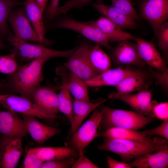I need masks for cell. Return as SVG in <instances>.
Here are the masks:
<instances>
[{
    "label": "cell",
    "instance_id": "38",
    "mask_svg": "<svg viewBox=\"0 0 168 168\" xmlns=\"http://www.w3.org/2000/svg\"><path fill=\"white\" fill-rule=\"evenodd\" d=\"M152 117L161 120L168 119V102H156L152 108Z\"/></svg>",
    "mask_w": 168,
    "mask_h": 168
},
{
    "label": "cell",
    "instance_id": "35",
    "mask_svg": "<svg viewBox=\"0 0 168 168\" xmlns=\"http://www.w3.org/2000/svg\"><path fill=\"white\" fill-rule=\"evenodd\" d=\"M155 37L158 42V45L162 51L167 53L168 51V23L167 22L160 28Z\"/></svg>",
    "mask_w": 168,
    "mask_h": 168
},
{
    "label": "cell",
    "instance_id": "6",
    "mask_svg": "<svg viewBox=\"0 0 168 168\" xmlns=\"http://www.w3.org/2000/svg\"><path fill=\"white\" fill-rule=\"evenodd\" d=\"M142 17L151 26L155 36L168 18V0H142L139 4Z\"/></svg>",
    "mask_w": 168,
    "mask_h": 168
},
{
    "label": "cell",
    "instance_id": "1",
    "mask_svg": "<svg viewBox=\"0 0 168 168\" xmlns=\"http://www.w3.org/2000/svg\"><path fill=\"white\" fill-rule=\"evenodd\" d=\"M103 138V143L97 146L98 149L114 152L126 163L147 154L168 149V140L158 136L154 137L151 141L147 142Z\"/></svg>",
    "mask_w": 168,
    "mask_h": 168
},
{
    "label": "cell",
    "instance_id": "15",
    "mask_svg": "<svg viewBox=\"0 0 168 168\" xmlns=\"http://www.w3.org/2000/svg\"><path fill=\"white\" fill-rule=\"evenodd\" d=\"M110 51L111 59L117 65H132L139 67L146 65L138 54L136 44L128 40L119 42L117 45Z\"/></svg>",
    "mask_w": 168,
    "mask_h": 168
},
{
    "label": "cell",
    "instance_id": "40",
    "mask_svg": "<svg viewBox=\"0 0 168 168\" xmlns=\"http://www.w3.org/2000/svg\"><path fill=\"white\" fill-rule=\"evenodd\" d=\"M168 69L160 72L159 73L155 72L151 70L152 74L156 79V82L157 84L161 86L166 89L168 88Z\"/></svg>",
    "mask_w": 168,
    "mask_h": 168
},
{
    "label": "cell",
    "instance_id": "46",
    "mask_svg": "<svg viewBox=\"0 0 168 168\" xmlns=\"http://www.w3.org/2000/svg\"><path fill=\"white\" fill-rule=\"evenodd\" d=\"M0 168H1L0 163Z\"/></svg>",
    "mask_w": 168,
    "mask_h": 168
},
{
    "label": "cell",
    "instance_id": "24",
    "mask_svg": "<svg viewBox=\"0 0 168 168\" xmlns=\"http://www.w3.org/2000/svg\"><path fill=\"white\" fill-rule=\"evenodd\" d=\"M95 23L109 41L119 42L124 40H135L136 37L124 31L105 17L99 18Z\"/></svg>",
    "mask_w": 168,
    "mask_h": 168
},
{
    "label": "cell",
    "instance_id": "2",
    "mask_svg": "<svg viewBox=\"0 0 168 168\" xmlns=\"http://www.w3.org/2000/svg\"><path fill=\"white\" fill-rule=\"evenodd\" d=\"M49 59L37 58L18 66L16 71L9 76L8 82H5V88L32 101V93L43 80V68Z\"/></svg>",
    "mask_w": 168,
    "mask_h": 168
},
{
    "label": "cell",
    "instance_id": "25",
    "mask_svg": "<svg viewBox=\"0 0 168 168\" xmlns=\"http://www.w3.org/2000/svg\"><path fill=\"white\" fill-rule=\"evenodd\" d=\"M43 162L70 157L78 158L79 154L73 148L68 147H41L29 149Z\"/></svg>",
    "mask_w": 168,
    "mask_h": 168
},
{
    "label": "cell",
    "instance_id": "43",
    "mask_svg": "<svg viewBox=\"0 0 168 168\" xmlns=\"http://www.w3.org/2000/svg\"><path fill=\"white\" fill-rule=\"evenodd\" d=\"M41 12L43 13L48 0H35Z\"/></svg>",
    "mask_w": 168,
    "mask_h": 168
},
{
    "label": "cell",
    "instance_id": "11",
    "mask_svg": "<svg viewBox=\"0 0 168 168\" xmlns=\"http://www.w3.org/2000/svg\"><path fill=\"white\" fill-rule=\"evenodd\" d=\"M110 99H116L126 103L135 111L143 115L151 116L152 108L157 102L152 100V93L147 90L136 94L112 92L109 95Z\"/></svg>",
    "mask_w": 168,
    "mask_h": 168
},
{
    "label": "cell",
    "instance_id": "44",
    "mask_svg": "<svg viewBox=\"0 0 168 168\" xmlns=\"http://www.w3.org/2000/svg\"><path fill=\"white\" fill-rule=\"evenodd\" d=\"M1 35L0 34V49L6 48V46L3 43Z\"/></svg>",
    "mask_w": 168,
    "mask_h": 168
},
{
    "label": "cell",
    "instance_id": "45",
    "mask_svg": "<svg viewBox=\"0 0 168 168\" xmlns=\"http://www.w3.org/2000/svg\"><path fill=\"white\" fill-rule=\"evenodd\" d=\"M5 87V82H0V89L4 88Z\"/></svg>",
    "mask_w": 168,
    "mask_h": 168
},
{
    "label": "cell",
    "instance_id": "36",
    "mask_svg": "<svg viewBox=\"0 0 168 168\" xmlns=\"http://www.w3.org/2000/svg\"><path fill=\"white\" fill-rule=\"evenodd\" d=\"M142 131L152 138L157 135L168 140V119L163 120L160 125L155 128Z\"/></svg>",
    "mask_w": 168,
    "mask_h": 168
},
{
    "label": "cell",
    "instance_id": "31",
    "mask_svg": "<svg viewBox=\"0 0 168 168\" xmlns=\"http://www.w3.org/2000/svg\"><path fill=\"white\" fill-rule=\"evenodd\" d=\"M16 55L14 50L9 54L0 56V73L10 75L16 71L18 67Z\"/></svg>",
    "mask_w": 168,
    "mask_h": 168
},
{
    "label": "cell",
    "instance_id": "5",
    "mask_svg": "<svg viewBox=\"0 0 168 168\" xmlns=\"http://www.w3.org/2000/svg\"><path fill=\"white\" fill-rule=\"evenodd\" d=\"M102 111H96L74 133L68 134L64 142L65 147L72 148L79 155H84L85 148L96 138L99 137L98 129Z\"/></svg>",
    "mask_w": 168,
    "mask_h": 168
},
{
    "label": "cell",
    "instance_id": "22",
    "mask_svg": "<svg viewBox=\"0 0 168 168\" xmlns=\"http://www.w3.org/2000/svg\"><path fill=\"white\" fill-rule=\"evenodd\" d=\"M132 168H167L168 167V149L150 153L137 157L128 163Z\"/></svg>",
    "mask_w": 168,
    "mask_h": 168
},
{
    "label": "cell",
    "instance_id": "23",
    "mask_svg": "<svg viewBox=\"0 0 168 168\" xmlns=\"http://www.w3.org/2000/svg\"><path fill=\"white\" fill-rule=\"evenodd\" d=\"M25 11L39 38L45 42L48 45L51 44L53 41L46 39V29L42 18L43 13L35 0H26L24 3Z\"/></svg>",
    "mask_w": 168,
    "mask_h": 168
},
{
    "label": "cell",
    "instance_id": "41",
    "mask_svg": "<svg viewBox=\"0 0 168 168\" xmlns=\"http://www.w3.org/2000/svg\"><path fill=\"white\" fill-rule=\"evenodd\" d=\"M107 156V167L110 168H132V167L128 163L117 161L110 157L108 155Z\"/></svg>",
    "mask_w": 168,
    "mask_h": 168
},
{
    "label": "cell",
    "instance_id": "16",
    "mask_svg": "<svg viewBox=\"0 0 168 168\" xmlns=\"http://www.w3.org/2000/svg\"><path fill=\"white\" fill-rule=\"evenodd\" d=\"M28 134L25 120L10 110L0 112V135L26 137Z\"/></svg>",
    "mask_w": 168,
    "mask_h": 168
},
{
    "label": "cell",
    "instance_id": "47",
    "mask_svg": "<svg viewBox=\"0 0 168 168\" xmlns=\"http://www.w3.org/2000/svg\"><path fill=\"white\" fill-rule=\"evenodd\" d=\"M1 111L0 110V112Z\"/></svg>",
    "mask_w": 168,
    "mask_h": 168
},
{
    "label": "cell",
    "instance_id": "12",
    "mask_svg": "<svg viewBox=\"0 0 168 168\" xmlns=\"http://www.w3.org/2000/svg\"><path fill=\"white\" fill-rule=\"evenodd\" d=\"M0 104L7 110L30 115L39 119H51L31 100L13 94H0Z\"/></svg>",
    "mask_w": 168,
    "mask_h": 168
},
{
    "label": "cell",
    "instance_id": "14",
    "mask_svg": "<svg viewBox=\"0 0 168 168\" xmlns=\"http://www.w3.org/2000/svg\"><path fill=\"white\" fill-rule=\"evenodd\" d=\"M22 137L0 135V163L1 168L16 167L22 152Z\"/></svg>",
    "mask_w": 168,
    "mask_h": 168
},
{
    "label": "cell",
    "instance_id": "42",
    "mask_svg": "<svg viewBox=\"0 0 168 168\" xmlns=\"http://www.w3.org/2000/svg\"><path fill=\"white\" fill-rule=\"evenodd\" d=\"M60 0H51L50 3L47 9L46 15L49 18H52L56 16L57 10Z\"/></svg>",
    "mask_w": 168,
    "mask_h": 168
},
{
    "label": "cell",
    "instance_id": "33",
    "mask_svg": "<svg viewBox=\"0 0 168 168\" xmlns=\"http://www.w3.org/2000/svg\"><path fill=\"white\" fill-rule=\"evenodd\" d=\"M75 161V158L73 157L48 161L44 162L40 168H72Z\"/></svg>",
    "mask_w": 168,
    "mask_h": 168
},
{
    "label": "cell",
    "instance_id": "4",
    "mask_svg": "<svg viewBox=\"0 0 168 168\" xmlns=\"http://www.w3.org/2000/svg\"><path fill=\"white\" fill-rule=\"evenodd\" d=\"M7 38L13 46L17 55L26 61L39 58H46L51 59L61 57L69 59L77 48L66 50H58L49 49L41 45L34 44L22 40L14 35L9 34Z\"/></svg>",
    "mask_w": 168,
    "mask_h": 168
},
{
    "label": "cell",
    "instance_id": "8",
    "mask_svg": "<svg viewBox=\"0 0 168 168\" xmlns=\"http://www.w3.org/2000/svg\"><path fill=\"white\" fill-rule=\"evenodd\" d=\"M59 89V85H40L32 94L33 102L51 119L60 118L57 116L60 111L58 94L56 93Z\"/></svg>",
    "mask_w": 168,
    "mask_h": 168
},
{
    "label": "cell",
    "instance_id": "13",
    "mask_svg": "<svg viewBox=\"0 0 168 168\" xmlns=\"http://www.w3.org/2000/svg\"><path fill=\"white\" fill-rule=\"evenodd\" d=\"M148 74L147 72L139 69L119 67L110 68L85 82L87 86L90 87L103 86L114 87L127 77L133 75Z\"/></svg>",
    "mask_w": 168,
    "mask_h": 168
},
{
    "label": "cell",
    "instance_id": "17",
    "mask_svg": "<svg viewBox=\"0 0 168 168\" xmlns=\"http://www.w3.org/2000/svg\"><path fill=\"white\" fill-rule=\"evenodd\" d=\"M55 72L61 79L59 92L58 94L59 110L66 115L72 126L73 123V114L72 99L68 86L69 73L63 66H57Z\"/></svg>",
    "mask_w": 168,
    "mask_h": 168
},
{
    "label": "cell",
    "instance_id": "29",
    "mask_svg": "<svg viewBox=\"0 0 168 168\" xmlns=\"http://www.w3.org/2000/svg\"><path fill=\"white\" fill-rule=\"evenodd\" d=\"M68 86L70 92L77 100L90 101L87 86L83 80L69 72Z\"/></svg>",
    "mask_w": 168,
    "mask_h": 168
},
{
    "label": "cell",
    "instance_id": "7",
    "mask_svg": "<svg viewBox=\"0 0 168 168\" xmlns=\"http://www.w3.org/2000/svg\"><path fill=\"white\" fill-rule=\"evenodd\" d=\"M91 47L87 43L82 44L63 65L69 72L84 81L99 74L93 69L89 61V52Z\"/></svg>",
    "mask_w": 168,
    "mask_h": 168
},
{
    "label": "cell",
    "instance_id": "32",
    "mask_svg": "<svg viewBox=\"0 0 168 168\" xmlns=\"http://www.w3.org/2000/svg\"><path fill=\"white\" fill-rule=\"evenodd\" d=\"M113 6L120 13L141 22L140 19L133 5L132 0H111Z\"/></svg>",
    "mask_w": 168,
    "mask_h": 168
},
{
    "label": "cell",
    "instance_id": "19",
    "mask_svg": "<svg viewBox=\"0 0 168 168\" xmlns=\"http://www.w3.org/2000/svg\"><path fill=\"white\" fill-rule=\"evenodd\" d=\"M25 120L28 133L37 143L41 144L54 136L58 135L61 130L46 125L37 120L36 117L21 114Z\"/></svg>",
    "mask_w": 168,
    "mask_h": 168
},
{
    "label": "cell",
    "instance_id": "37",
    "mask_svg": "<svg viewBox=\"0 0 168 168\" xmlns=\"http://www.w3.org/2000/svg\"><path fill=\"white\" fill-rule=\"evenodd\" d=\"M44 162L34 153L29 150L21 167L40 168Z\"/></svg>",
    "mask_w": 168,
    "mask_h": 168
},
{
    "label": "cell",
    "instance_id": "30",
    "mask_svg": "<svg viewBox=\"0 0 168 168\" xmlns=\"http://www.w3.org/2000/svg\"><path fill=\"white\" fill-rule=\"evenodd\" d=\"M15 0H0V34L7 37L10 34L7 24L9 15L14 7L19 5Z\"/></svg>",
    "mask_w": 168,
    "mask_h": 168
},
{
    "label": "cell",
    "instance_id": "26",
    "mask_svg": "<svg viewBox=\"0 0 168 168\" xmlns=\"http://www.w3.org/2000/svg\"><path fill=\"white\" fill-rule=\"evenodd\" d=\"M149 74L131 76L123 79L114 87L117 92L131 93L147 90L151 82Z\"/></svg>",
    "mask_w": 168,
    "mask_h": 168
},
{
    "label": "cell",
    "instance_id": "20",
    "mask_svg": "<svg viewBox=\"0 0 168 168\" xmlns=\"http://www.w3.org/2000/svg\"><path fill=\"white\" fill-rule=\"evenodd\" d=\"M106 100L100 98L96 100L90 101L72 99L73 123L69 134L75 132L88 115Z\"/></svg>",
    "mask_w": 168,
    "mask_h": 168
},
{
    "label": "cell",
    "instance_id": "34",
    "mask_svg": "<svg viewBox=\"0 0 168 168\" xmlns=\"http://www.w3.org/2000/svg\"><path fill=\"white\" fill-rule=\"evenodd\" d=\"M92 0H68L64 4L58 7L56 12V16L60 14H65L71 9L79 8L89 4Z\"/></svg>",
    "mask_w": 168,
    "mask_h": 168
},
{
    "label": "cell",
    "instance_id": "39",
    "mask_svg": "<svg viewBox=\"0 0 168 168\" xmlns=\"http://www.w3.org/2000/svg\"><path fill=\"white\" fill-rule=\"evenodd\" d=\"M72 168H99V167L94 164L84 155H79Z\"/></svg>",
    "mask_w": 168,
    "mask_h": 168
},
{
    "label": "cell",
    "instance_id": "18",
    "mask_svg": "<svg viewBox=\"0 0 168 168\" xmlns=\"http://www.w3.org/2000/svg\"><path fill=\"white\" fill-rule=\"evenodd\" d=\"M137 49L138 54L146 64L160 72L168 69L166 63L153 43L141 38H136Z\"/></svg>",
    "mask_w": 168,
    "mask_h": 168
},
{
    "label": "cell",
    "instance_id": "28",
    "mask_svg": "<svg viewBox=\"0 0 168 168\" xmlns=\"http://www.w3.org/2000/svg\"><path fill=\"white\" fill-rule=\"evenodd\" d=\"M89 58L92 67L99 74L111 68L110 59L99 44L91 47Z\"/></svg>",
    "mask_w": 168,
    "mask_h": 168
},
{
    "label": "cell",
    "instance_id": "9",
    "mask_svg": "<svg viewBox=\"0 0 168 168\" xmlns=\"http://www.w3.org/2000/svg\"><path fill=\"white\" fill-rule=\"evenodd\" d=\"M57 26L74 30L110 50L113 48L105 36L96 26L95 21L82 22L66 18L59 21Z\"/></svg>",
    "mask_w": 168,
    "mask_h": 168
},
{
    "label": "cell",
    "instance_id": "21",
    "mask_svg": "<svg viewBox=\"0 0 168 168\" xmlns=\"http://www.w3.org/2000/svg\"><path fill=\"white\" fill-rule=\"evenodd\" d=\"M92 4L95 9L120 28L129 29L137 28L134 19L120 13L113 6L104 4L102 0Z\"/></svg>",
    "mask_w": 168,
    "mask_h": 168
},
{
    "label": "cell",
    "instance_id": "3",
    "mask_svg": "<svg viewBox=\"0 0 168 168\" xmlns=\"http://www.w3.org/2000/svg\"><path fill=\"white\" fill-rule=\"evenodd\" d=\"M98 129L104 132L113 128L119 127L137 131L155 120L152 116L147 117L134 111L105 107Z\"/></svg>",
    "mask_w": 168,
    "mask_h": 168
},
{
    "label": "cell",
    "instance_id": "27",
    "mask_svg": "<svg viewBox=\"0 0 168 168\" xmlns=\"http://www.w3.org/2000/svg\"><path fill=\"white\" fill-rule=\"evenodd\" d=\"M99 136L109 138L120 139L147 142L151 141L152 138L146 135L142 131L115 127L102 132H98Z\"/></svg>",
    "mask_w": 168,
    "mask_h": 168
},
{
    "label": "cell",
    "instance_id": "10",
    "mask_svg": "<svg viewBox=\"0 0 168 168\" xmlns=\"http://www.w3.org/2000/svg\"><path fill=\"white\" fill-rule=\"evenodd\" d=\"M8 21L15 34V36L22 40L39 43L42 45H48L39 37L25 10L19 8L11 11L8 17Z\"/></svg>",
    "mask_w": 168,
    "mask_h": 168
}]
</instances>
